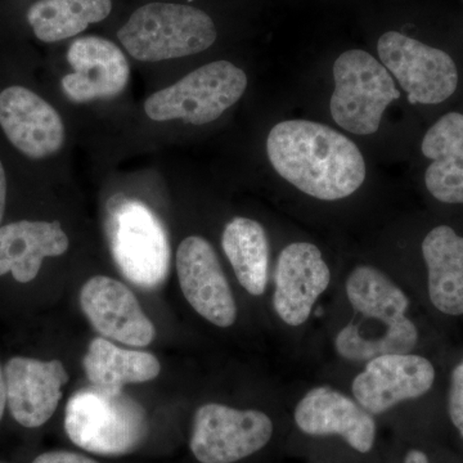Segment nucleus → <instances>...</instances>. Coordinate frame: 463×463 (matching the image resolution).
I'll return each instance as SVG.
<instances>
[{
	"instance_id": "423d86ee",
	"label": "nucleus",
	"mask_w": 463,
	"mask_h": 463,
	"mask_svg": "<svg viewBox=\"0 0 463 463\" xmlns=\"http://www.w3.org/2000/svg\"><path fill=\"white\" fill-rule=\"evenodd\" d=\"M246 88L245 71L228 61H215L149 96L145 112L154 121L205 125L236 105Z\"/></svg>"
},
{
	"instance_id": "ddd939ff",
	"label": "nucleus",
	"mask_w": 463,
	"mask_h": 463,
	"mask_svg": "<svg viewBox=\"0 0 463 463\" xmlns=\"http://www.w3.org/2000/svg\"><path fill=\"white\" fill-rule=\"evenodd\" d=\"M67 61L74 71L63 76L61 85L76 103L112 99L123 93L129 83V62L123 51L109 39H75L67 52Z\"/></svg>"
},
{
	"instance_id": "cd10ccee",
	"label": "nucleus",
	"mask_w": 463,
	"mask_h": 463,
	"mask_svg": "<svg viewBox=\"0 0 463 463\" xmlns=\"http://www.w3.org/2000/svg\"><path fill=\"white\" fill-rule=\"evenodd\" d=\"M404 463H429L428 456L421 450H411L405 457Z\"/></svg>"
},
{
	"instance_id": "b1692460",
	"label": "nucleus",
	"mask_w": 463,
	"mask_h": 463,
	"mask_svg": "<svg viewBox=\"0 0 463 463\" xmlns=\"http://www.w3.org/2000/svg\"><path fill=\"white\" fill-rule=\"evenodd\" d=\"M449 416L463 437V362L455 368L449 390Z\"/></svg>"
},
{
	"instance_id": "9d476101",
	"label": "nucleus",
	"mask_w": 463,
	"mask_h": 463,
	"mask_svg": "<svg viewBox=\"0 0 463 463\" xmlns=\"http://www.w3.org/2000/svg\"><path fill=\"white\" fill-rule=\"evenodd\" d=\"M176 273L191 307L218 327H231L237 306L223 268L212 243L203 237L183 240L176 250Z\"/></svg>"
},
{
	"instance_id": "a878e982",
	"label": "nucleus",
	"mask_w": 463,
	"mask_h": 463,
	"mask_svg": "<svg viewBox=\"0 0 463 463\" xmlns=\"http://www.w3.org/2000/svg\"><path fill=\"white\" fill-rule=\"evenodd\" d=\"M5 203H7V176H5V166L0 161V224L5 216Z\"/></svg>"
},
{
	"instance_id": "39448f33",
	"label": "nucleus",
	"mask_w": 463,
	"mask_h": 463,
	"mask_svg": "<svg viewBox=\"0 0 463 463\" xmlns=\"http://www.w3.org/2000/svg\"><path fill=\"white\" fill-rule=\"evenodd\" d=\"M109 236L112 257L125 279L145 289L165 282L169 240L160 219L145 203L121 194L109 200Z\"/></svg>"
},
{
	"instance_id": "7ed1b4c3",
	"label": "nucleus",
	"mask_w": 463,
	"mask_h": 463,
	"mask_svg": "<svg viewBox=\"0 0 463 463\" xmlns=\"http://www.w3.org/2000/svg\"><path fill=\"white\" fill-rule=\"evenodd\" d=\"M65 430L76 446L102 456H121L141 446L147 414L123 390L90 386L76 392L66 405Z\"/></svg>"
},
{
	"instance_id": "20e7f679",
	"label": "nucleus",
	"mask_w": 463,
	"mask_h": 463,
	"mask_svg": "<svg viewBox=\"0 0 463 463\" xmlns=\"http://www.w3.org/2000/svg\"><path fill=\"white\" fill-rule=\"evenodd\" d=\"M118 38L136 60L160 62L206 51L216 41V29L199 8L149 3L134 12Z\"/></svg>"
},
{
	"instance_id": "4468645a",
	"label": "nucleus",
	"mask_w": 463,
	"mask_h": 463,
	"mask_svg": "<svg viewBox=\"0 0 463 463\" xmlns=\"http://www.w3.org/2000/svg\"><path fill=\"white\" fill-rule=\"evenodd\" d=\"M435 370L423 356L389 354L368 362L353 383V394L367 412L383 413L430 390Z\"/></svg>"
},
{
	"instance_id": "bb28decb",
	"label": "nucleus",
	"mask_w": 463,
	"mask_h": 463,
	"mask_svg": "<svg viewBox=\"0 0 463 463\" xmlns=\"http://www.w3.org/2000/svg\"><path fill=\"white\" fill-rule=\"evenodd\" d=\"M5 404H7V386H5V371L2 370V365H0V420L5 414Z\"/></svg>"
},
{
	"instance_id": "f03ea898",
	"label": "nucleus",
	"mask_w": 463,
	"mask_h": 463,
	"mask_svg": "<svg viewBox=\"0 0 463 463\" xmlns=\"http://www.w3.org/2000/svg\"><path fill=\"white\" fill-rule=\"evenodd\" d=\"M346 295L356 316L336 337L343 358L373 361L412 352L419 331L405 317L410 300L386 274L365 265L355 268L347 279Z\"/></svg>"
},
{
	"instance_id": "4be33fe9",
	"label": "nucleus",
	"mask_w": 463,
	"mask_h": 463,
	"mask_svg": "<svg viewBox=\"0 0 463 463\" xmlns=\"http://www.w3.org/2000/svg\"><path fill=\"white\" fill-rule=\"evenodd\" d=\"M222 246L241 286L254 297L267 288L269 242L263 225L252 219H232L225 225Z\"/></svg>"
},
{
	"instance_id": "2eb2a0df",
	"label": "nucleus",
	"mask_w": 463,
	"mask_h": 463,
	"mask_svg": "<svg viewBox=\"0 0 463 463\" xmlns=\"http://www.w3.org/2000/svg\"><path fill=\"white\" fill-rule=\"evenodd\" d=\"M80 306L91 326L108 339L145 347L155 339L154 323L132 291L106 276L91 277L80 291Z\"/></svg>"
},
{
	"instance_id": "6ab92c4d",
	"label": "nucleus",
	"mask_w": 463,
	"mask_h": 463,
	"mask_svg": "<svg viewBox=\"0 0 463 463\" xmlns=\"http://www.w3.org/2000/svg\"><path fill=\"white\" fill-rule=\"evenodd\" d=\"M423 156L431 164L425 183L435 199L463 203V115L449 112L439 118L423 137Z\"/></svg>"
},
{
	"instance_id": "6e6552de",
	"label": "nucleus",
	"mask_w": 463,
	"mask_h": 463,
	"mask_svg": "<svg viewBox=\"0 0 463 463\" xmlns=\"http://www.w3.org/2000/svg\"><path fill=\"white\" fill-rule=\"evenodd\" d=\"M377 51L381 62L407 91L412 105H438L455 93L458 71L446 52L398 32L383 33Z\"/></svg>"
},
{
	"instance_id": "f8f14e48",
	"label": "nucleus",
	"mask_w": 463,
	"mask_h": 463,
	"mask_svg": "<svg viewBox=\"0 0 463 463\" xmlns=\"http://www.w3.org/2000/svg\"><path fill=\"white\" fill-rule=\"evenodd\" d=\"M330 281V268L316 245L295 242L286 246L274 273V310L288 326L303 325Z\"/></svg>"
},
{
	"instance_id": "393cba45",
	"label": "nucleus",
	"mask_w": 463,
	"mask_h": 463,
	"mask_svg": "<svg viewBox=\"0 0 463 463\" xmlns=\"http://www.w3.org/2000/svg\"><path fill=\"white\" fill-rule=\"evenodd\" d=\"M33 463H99L79 453L54 450L36 457Z\"/></svg>"
},
{
	"instance_id": "aec40b11",
	"label": "nucleus",
	"mask_w": 463,
	"mask_h": 463,
	"mask_svg": "<svg viewBox=\"0 0 463 463\" xmlns=\"http://www.w3.org/2000/svg\"><path fill=\"white\" fill-rule=\"evenodd\" d=\"M422 254L431 303L446 315H463V237L439 225L423 240Z\"/></svg>"
},
{
	"instance_id": "5701e85b",
	"label": "nucleus",
	"mask_w": 463,
	"mask_h": 463,
	"mask_svg": "<svg viewBox=\"0 0 463 463\" xmlns=\"http://www.w3.org/2000/svg\"><path fill=\"white\" fill-rule=\"evenodd\" d=\"M112 0H39L27 11V23L39 41L74 38L111 14Z\"/></svg>"
},
{
	"instance_id": "dca6fc26",
	"label": "nucleus",
	"mask_w": 463,
	"mask_h": 463,
	"mask_svg": "<svg viewBox=\"0 0 463 463\" xmlns=\"http://www.w3.org/2000/svg\"><path fill=\"white\" fill-rule=\"evenodd\" d=\"M5 376L9 411L27 429L41 428L53 416L70 379L60 361L26 356L9 359Z\"/></svg>"
},
{
	"instance_id": "0eeeda50",
	"label": "nucleus",
	"mask_w": 463,
	"mask_h": 463,
	"mask_svg": "<svg viewBox=\"0 0 463 463\" xmlns=\"http://www.w3.org/2000/svg\"><path fill=\"white\" fill-rule=\"evenodd\" d=\"M332 118L344 130L359 136L376 133L386 108L401 97L385 66L367 52H344L334 65Z\"/></svg>"
},
{
	"instance_id": "f3484780",
	"label": "nucleus",
	"mask_w": 463,
	"mask_h": 463,
	"mask_svg": "<svg viewBox=\"0 0 463 463\" xmlns=\"http://www.w3.org/2000/svg\"><path fill=\"white\" fill-rule=\"evenodd\" d=\"M295 422L307 435H339L361 453L370 452L376 438L371 414L358 402L327 386L307 392L295 410Z\"/></svg>"
},
{
	"instance_id": "a211bd4d",
	"label": "nucleus",
	"mask_w": 463,
	"mask_h": 463,
	"mask_svg": "<svg viewBox=\"0 0 463 463\" xmlns=\"http://www.w3.org/2000/svg\"><path fill=\"white\" fill-rule=\"evenodd\" d=\"M60 222L20 221L0 227V276L11 272L20 283L38 276L45 258L60 257L69 249Z\"/></svg>"
},
{
	"instance_id": "f257e3e1",
	"label": "nucleus",
	"mask_w": 463,
	"mask_h": 463,
	"mask_svg": "<svg viewBox=\"0 0 463 463\" xmlns=\"http://www.w3.org/2000/svg\"><path fill=\"white\" fill-rule=\"evenodd\" d=\"M274 170L292 185L323 201L345 199L364 184V155L352 139L307 120L279 123L267 138Z\"/></svg>"
},
{
	"instance_id": "412c9836",
	"label": "nucleus",
	"mask_w": 463,
	"mask_h": 463,
	"mask_svg": "<svg viewBox=\"0 0 463 463\" xmlns=\"http://www.w3.org/2000/svg\"><path fill=\"white\" fill-rule=\"evenodd\" d=\"M83 365L94 386L109 390H123L128 383H147L161 373L160 362L151 353L123 349L105 337L91 341Z\"/></svg>"
},
{
	"instance_id": "1a4fd4ad",
	"label": "nucleus",
	"mask_w": 463,
	"mask_h": 463,
	"mask_svg": "<svg viewBox=\"0 0 463 463\" xmlns=\"http://www.w3.org/2000/svg\"><path fill=\"white\" fill-rule=\"evenodd\" d=\"M273 422L260 411L201 405L194 414L191 450L201 463H234L269 443Z\"/></svg>"
},
{
	"instance_id": "9b49d317",
	"label": "nucleus",
	"mask_w": 463,
	"mask_h": 463,
	"mask_svg": "<svg viewBox=\"0 0 463 463\" xmlns=\"http://www.w3.org/2000/svg\"><path fill=\"white\" fill-rule=\"evenodd\" d=\"M0 127L8 141L33 160L57 154L65 143V125L56 109L18 85L0 93Z\"/></svg>"
}]
</instances>
